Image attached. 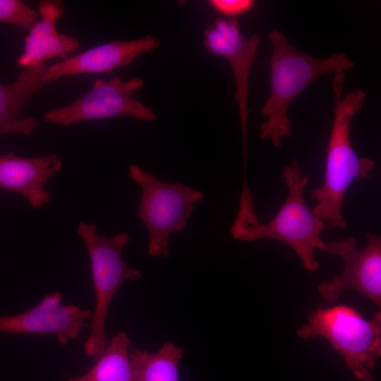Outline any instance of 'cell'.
Masks as SVG:
<instances>
[{
	"mask_svg": "<svg viewBox=\"0 0 381 381\" xmlns=\"http://www.w3.org/2000/svg\"><path fill=\"white\" fill-rule=\"evenodd\" d=\"M344 72L334 74L332 85L335 95L333 121L327 150L323 184L310 193L318 202L313 212L323 220L329 229H345L347 223L341 214L346 193L356 179H367L375 162L359 157L350 137L351 120L361 110L365 99L363 90L353 89L341 97Z\"/></svg>",
	"mask_w": 381,
	"mask_h": 381,
	"instance_id": "6da1fadb",
	"label": "cell"
},
{
	"mask_svg": "<svg viewBox=\"0 0 381 381\" xmlns=\"http://www.w3.org/2000/svg\"><path fill=\"white\" fill-rule=\"evenodd\" d=\"M267 37L273 47L270 59V97L262 114L267 119L260 127L262 140L270 138L277 148L282 139L291 133L288 109L296 97L311 83L327 73L344 72L354 63L343 53L326 59L310 56L294 47L278 30L269 31Z\"/></svg>",
	"mask_w": 381,
	"mask_h": 381,
	"instance_id": "7a4b0ae2",
	"label": "cell"
},
{
	"mask_svg": "<svg viewBox=\"0 0 381 381\" xmlns=\"http://www.w3.org/2000/svg\"><path fill=\"white\" fill-rule=\"evenodd\" d=\"M288 194L275 216L267 223L260 222L231 234L236 240L252 241L271 238L282 241L297 254L308 272L319 268L314 258L315 249L325 250L327 243L320 234L327 226L310 210L303 197V189L309 179L303 174L299 162L294 159L282 171Z\"/></svg>",
	"mask_w": 381,
	"mask_h": 381,
	"instance_id": "3957f363",
	"label": "cell"
},
{
	"mask_svg": "<svg viewBox=\"0 0 381 381\" xmlns=\"http://www.w3.org/2000/svg\"><path fill=\"white\" fill-rule=\"evenodd\" d=\"M87 250L95 294V307L91 320L90 334L84 344L87 356L97 360L107 346L106 321L114 296L126 281L142 277L137 269L125 263L122 250L130 235L120 232L109 236L99 233L93 224L80 222L76 228Z\"/></svg>",
	"mask_w": 381,
	"mask_h": 381,
	"instance_id": "277c9868",
	"label": "cell"
},
{
	"mask_svg": "<svg viewBox=\"0 0 381 381\" xmlns=\"http://www.w3.org/2000/svg\"><path fill=\"white\" fill-rule=\"evenodd\" d=\"M298 337H322L344 358L347 368L358 380L374 368L381 356V312L366 320L354 308L336 305L318 308L308 322L297 330Z\"/></svg>",
	"mask_w": 381,
	"mask_h": 381,
	"instance_id": "5b68a950",
	"label": "cell"
},
{
	"mask_svg": "<svg viewBox=\"0 0 381 381\" xmlns=\"http://www.w3.org/2000/svg\"><path fill=\"white\" fill-rule=\"evenodd\" d=\"M128 177L141 189L138 217L149 234L147 254L169 258L170 236L186 227L204 194L186 184L162 181L135 164L129 167Z\"/></svg>",
	"mask_w": 381,
	"mask_h": 381,
	"instance_id": "8992f818",
	"label": "cell"
},
{
	"mask_svg": "<svg viewBox=\"0 0 381 381\" xmlns=\"http://www.w3.org/2000/svg\"><path fill=\"white\" fill-rule=\"evenodd\" d=\"M138 77L127 81L119 77L97 79L92 87L71 104L46 112L44 123L70 126L78 122L130 116L145 121L156 120L155 114L133 95L143 86Z\"/></svg>",
	"mask_w": 381,
	"mask_h": 381,
	"instance_id": "52a82bcc",
	"label": "cell"
},
{
	"mask_svg": "<svg viewBox=\"0 0 381 381\" xmlns=\"http://www.w3.org/2000/svg\"><path fill=\"white\" fill-rule=\"evenodd\" d=\"M367 243L357 248L354 236L327 243L325 250L344 261L343 272L318 286V293L325 301L334 303L344 291H356L381 306V236L368 232Z\"/></svg>",
	"mask_w": 381,
	"mask_h": 381,
	"instance_id": "ba28073f",
	"label": "cell"
},
{
	"mask_svg": "<svg viewBox=\"0 0 381 381\" xmlns=\"http://www.w3.org/2000/svg\"><path fill=\"white\" fill-rule=\"evenodd\" d=\"M204 44L212 54L224 56L229 62L235 82V99L238 104L243 156L246 157L248 80L260 44L258 34L250 38L241 33L237 18L218 17L204 30Z\"/></svg>",
	"mask_w": 381,
	"mask_h": 381,
	"instance_id": "9c48e42d",
	"label": "cell"
},
{
	"mask_svg": "<svg viewBox=\"0 0 381 381\" xmlns=\"http://www.w3.org/2000/svg\"><path fill=\"white\" fill-rule=\"evenodd\" d=\"M62 301L61 292H52L20 313L0 315V333L53 334L61 345H67L90 327L86 319L92 311L75 304L64 305Z\"/></svg>",
	"mask_w": 381,
	"mask_h": 381,
	"instance_id": "30bf717a",
	"label": "cell"
},
{
	"mask_svg": "<svg viewBox=\"0 0 381 381\" xmlns=\"http://www.w3.org/2000/svg\"><path fill=\"white\" fill-rule=\"evenodd\" d=\"M160 44L159 38L150 35L138 40L109 42L48 66L46 79L49 83L64 76L111 73L118 67L128 65L145 52H154Z\"/></svg>",
	"mask_w": 381,
	"mask_h": 381,
	"instance_id": "8fae6325",
	"label": "cell"
},
{
	"mask_svg": "<svg viewBox=\"0 0 381 381\" xmlns=\"http://www.w3.org/2000/svg\"><path fill=\"white\" fill-rule=\"evenodd\" d=\"M61 169L62 162L54 153L32 157L13 152L0 155V189L19 193L39 210L51 200L44 185Z\"/></svg>",
	"mask_w": 381,
	"mask_h": 381,
	"instance_id": "7c38bea8",
	"label": "cell"
},
{
	"mask_svg": "<svg viewBox=\"0 0 381 381\" xmlns=\"http://www.w3.org/2000/svg\"><path fill=\"white\" fill-rule=\"evenodd\" d=\"M64 11L61 1H39L40 20L25 39L24 52L16 61L18 66L31 68L55 57L63 60L80 48V43L76 37L59 33L57 30L56 22Z\"/></svg>",
	"mask_w": 381,
	"mask_h": 381,
	"instance_id": "4fadbf2b",
	"label": "cell"
},
{
	"mask_svg": "<svg viewBox=\"0 0 381 381\" xmlns=\"http://www.w3.org/2000/svg\"><path fill=\"white\" fill-rule=\"evenodd\" d=\"M47 68L42 64L35 68H24L13 83L0 82V137L13 133L29 135L40 126L35 118L20 119L19 116L33 95L48 84Z\"/></svg>",
	"mask_w": 381,
	"mask_h": 381,
	"instance_id": "5bb4252c",
	"label": "cell"
},
{
	"mask_svg": "<svg viewBox=\"0 0 381 381\" xmlns=\"http://www.w3.org/2000/svg\"><path fill=\"white\" fill-rule=\"evenodd\" d=\"M131 339L118 332L107 344L95 364L84 375L67 381H135L130 358Z\"/></svg>",
	"mask_w": 381,
	"mask_h": 381,
	"instance_id": "9a60e30c",
	"label": "cell"
},
{
	"mask_svg": "<svg viewBox=\"0 0 381 381\" xmlns=\"http://www.w3.org/2000/svg\"><path fill=\"white\" fill-rule=\"evenodd\" d=\"M183 350L173 342L157 351L133 348L130 353L135 381H179V365Z\"/></svg>",
	"mask_w": 381,
	"mask_h": 381,
	"instance_id": "2e32d148",
	"label": "cell"
},
{
	"mask_svg": "<svg viewBox=\"0 0 381 381\" xmlns=\"http://www.w3.org/2000/svg\"><path fill=\"white\" fill-rule=\"evenodd\" d=\"M40 20L37 11L20 0H0V22L30 30Z\"/></svg>",
	"mask_w": 381,
	"mask_h": 381,
	"instance_id": "e0dca14e",
	"label": "cell"
},
{
	"mask_svg": "<svg viewBox=\"0 0 381 381\" xmlns=\"http://www.w3.org/2000/svg\"><path fill=\"white\" fill-rule=\"evenodd\" d=\"M209 2L218 12L231 18L248 11L255 4L251 0H212Z\"/></svg>",
	"mask_w": 381,
	"mask_h": 381,
	"instance_id": "ac0fdd59",
	"label": "cell"
},
{
	"mask_svg": "<svg viewBox=\"0 0 381 381\" xmlns=\"http://www.w3.org/2000/svg\"><path fill=\"white\" fill-rule=\"evenodd\" d=\"M363 381H373V377L371 374L368 371L365 375L363 376Z\"/></svg>",
	"mask_w": 381,
	"mask_h": 381,
	"instance_id": "d6986e66",
	"label": "cell"
}]
</instances>
